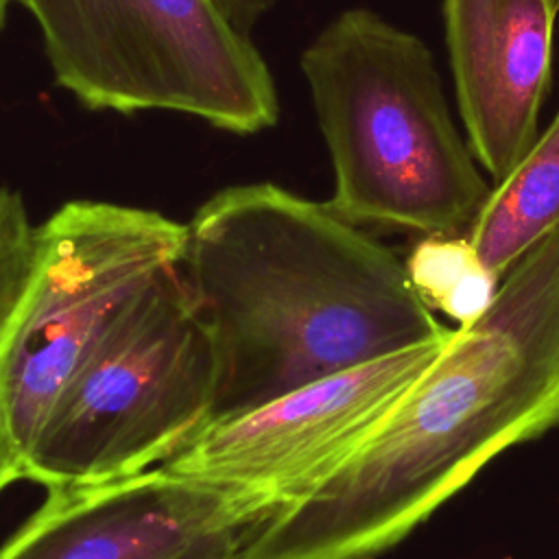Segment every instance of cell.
<instances>
[{"label": "cell", "instance_id": "obj_1", "mask_svg": "<svg viewBox=\"0 0 559 559\" xmlns=\"http://www.w3.org/2000/svg\"><path fill=\"white\" fill-rule=\"evenodd\" d=\"M559 426V227L489 308L310 491L253 524L240 559H376L500 452Z\"/></svg>", "mask_w": 559, "mask_h": 559}, {"label": "cell", "instance_id": "obj_2", "mask_svg": "<svg viewBox=\"0 0 559 559\" xmlns=\"http://www.w3.org/2000/svg\"><path fill=\"white\" fill-rule=\"evenodd\" d=\"M179 271L216 349L207 424L452 330L393 249L266 181L225 188L194 212Z\"/></svg>", "mask_w": 559, "mask_h": 559}, {"label": "cell", "instance_id": "obj_3", "mask_svg": "<svg viewBox=\"0 0 559 559\" xmlns=\"http://www.w3.org/2000/svg\"><path fill=\"white\" fill-rule=\"evenodd\" d=\"M334 168L328 205L354 225L469 231L491 186L459 131L432 50L380 13H338L301 52Z\"/></svg>", "mask_w": 559, "mask_h": 559}, {"label": "cell", "instance_id": "obj_4", "mask_svg": "<svg viewBox=\"0 0 559 559\" xmlns=\"http://www.w3.org/2000/svg\"><path fill=\"white\" fill-rule=\"evenodd\" d=\"M214 391V341L175 266L55 400L22 478L63 489L166 463L207 426Z\"/></svg>", "mask_w": 559, "mask_h": 559}, {"label": "cell", "instance_id": "obj_5", "mask_svg": "<svg viewBox=\"0 0 559 559\" xmlns=\"http://www.w3.org/2000/svg\"><path fill=\"white\" fill-rule=\"evenodd\" d=\"M55 81L96 111H177L240 135L277 122L271 70L210 0H15Z\"/></svg>", "mask_w": 559, "mask_h": 559}, {"label": "cell", "instance_id": "obj_6", "mask_svg": "<svg viewBox=\"0 0 559 559\" xmlns=\"http://www.w3.org/2000/svg\"><path fill=\"white\" fill-rule=\"evenodd\" d=\"M183 245V223L109 201H68L37 225L35 282L0 356V411L20 472L55 400L179 266Z\"/></svg>", "mask_w": 559, "mask_h": 559}, {"label": "cell", "instance_id": "obj_7", "mask_svg": "<svg viewBox=\"0 0 559 559\" xmlns=\"http://www.w3.org/2000/svg\"><path fill=\"white\" fill-rule=\"evenodd\" d=\"M435 341L319 378L258 408L207 424L170 472L260 493L284 507L325 478L441 354Z\"/></svg>", "mask_w": 559, "mask_h": 559}, {"label": "cell", "instance_id": "obj_8", "mask_svg": "<svg viewBox=\"0 0 559 559\" xmlns=\"http://www.w3.org/2000/svg\"><path fill=\"white\" fill-rule=\"evenodd\" d=\"M275 509L260 493L159 465L48 489V500L0 546V559H173L207 535L251 526Z\"/></svg>", "mask_w": 559, "mask_h": 559}, {"label": "cell", "instance_id": "obj_9", "mask_svg": "<svg viewBox=\"0 0 559 559\" xmlns=\"http://www.w3.org/2000/svg\"><path fill=\"white\" fill-rule=\"evenodd\" d=\"M557 11L555 0H443L459 114L469 148L491 183L539 135Z\"/></svg>", "mask_w": 559, "mask_h": 559}, {"label": "cell", "instance_id": "obj_10", "mask_svg": "<svg viewBox=\"0 0 559 559\" xmlns=\"http://www.w3.org/2000/svg\"><path fill=\"white\" fill-rule=\"evenodd\" d=\"M559 227V111L524 157L491 186L467 238L498 275Z\"/></svg>", "mask_w": 559, "mask_h": 559}, {"label": "cell", "instance_id": "obj_11", "mask_svg": "<svg viewBox=\"0 0 559 559\" xmlns=\"http://www.w3.org/2000/svg\"><path fill=\"white\" fill-rule=\"evenodd\" d=\"M421 299L461 325L476 321L493 301L500 277L480 260L467 234L424 236L406 258Z\"/></svg>", "mask_w": 559, "mask_h": 559}, {"label": "cell", "instance_id": "obj_12", "mask_svg": "<svg viewBox=\"0 0 559 559\" xmlns=\"http://www.w3.org/2000/svg\"><path fill=\"white\" fill-rule=\"evenodd\" d=\"M37 255V227L20 192L0 188V356L33 288Z\"/></svg>", "mask_w": 559, "mask_h": 559}, {"label": "cell", "instance_id": "obj_13", "mask_svg": "<svg viewBox=\"0 0 559 559\" xmlns=\"http://www.w3.org/2000/svg\"><path fill=\"white\" fill-rule=\"evenodd\" d=\"M251 528H253V524L207 535L205 539L192 544L190 548H186L183 552H179L173 559H240V552L251 535Z\"/></svg>", "mask_w": 559, "mask_h": 559}, {"label": "cell", "instance_id": "obj_14", "mask_svg": "<svg viewBox=\"0 0 559 559\" xmlns=\"http://www.w3.org/2000/svg\"><path fill=\"white\" fill-rule=\"evenodd\" d=\"M212 7L231 24L238 33L249 35L253 24L277 2V0H210Z\"/></svg>", "mask_w": 559, "mask_h": 559}, {"label": "cell", "instance_id": "obj_15", "mask_svg": "<svg viewBox=\"0 0 559 559\" xmlns=\"http://www.w3.org/2000/svg\"><path fill=\"white\" fill-rule=\"evenodd\" d=\"M22 478V472H20V459H17V452H15V445L9 437V430H7V424H4V417H2V411H0V491L13 483Z\"/></svg>", "mask_w": 559, "mask_h": 559}, {"label": "cell", "instance_id": "obj_16", "mask_svg": "<svg viewBox=\"0 0 559 559\" xmlns=\"http://www.w3.org/2000/svg\"><path fill=\"white\" fill-rule=\"evenodd\" d=\"M9 2L11 0H0V31L4 26V20H7V9H9Z\"/></svg>", "mask_w": 559, "mask_h": 559}, {"label": "cell", "instance_id": "obj_17", "mask_svg": "<svg viewBox=\"0 0 559 559\" xmlns=\"http://www.w3.org/2000/svg\"><path fill=\"white\" fill-rule=\"evenodd\" d=\"M555 4H557V7H559V0H555Z\"/></svg>", "mask_w": 559, "mask_h": 559}]
</instances>
